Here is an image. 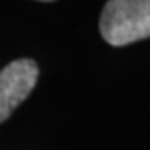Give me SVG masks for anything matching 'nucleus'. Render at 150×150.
Masks as SVG:
<instances>
[{
	"label": "nucleus",
	"instance_id": "nucleus-1",
	"mask_svg": "<svg viewBox=\"0 0 150 150\" xmlns=\"http://www.w3.org/2000/svg\"><path fill=\"white\" fill-rule=\"evenodd\" d=\"M100 32L109 45L126 46L150 37V0H110L101 12Z\"/></svg>",
	"mask_w": 150,
	"mask_h": 150
},
{
	"label": "nucleus",
	"instance_id": "nucleus-2",
	"mask_svg": "<svg viewBox=\"0 0 150 150\" xmlns=\"http://www.w3.org/2000/svg\"><path fill=\"white\" fill-rule=\"evenodd\" d=\"M38 80V66L31 58H20L0 71V122L29 97Z\"/></svg>",
	"mask_w": 150,
	"mask_h": 150
}]
</instances>
